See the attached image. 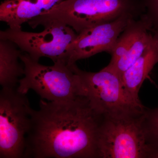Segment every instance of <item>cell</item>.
I'll use <instances>...</instances> for the list:
<instances>
[{
    "instance_id": "obj_13",
    "label": "cell",
    "mask_w": 158,
    "mask_h": 158,
    "mask_svg": "<svg viewBox=\"0 0 158 158\" xmlns=\"http://www.w3.org/2000/svg\"><path fill=\"white\" fill-rule=\"evenodd\" d=\"M142 124L146 142L151 150L150 158H158V108L145 107Z\"/></svg>"
},
{
    "instance_id": "obj_11",
    "label": "cell",
    "mask_w": 158,
    "mask_h": 158,
    "mask_svg": "<svg viewBox=\"0 0 158 158\" xmlns=\"http://www.w3.org/2000/svg\"><path fill=\"white\" fill-rule=\"evenodd\" d=\"M158 63V41L154 37L150 45L121 76L125 90L132 98L141 104L138 96L144 80Z\"/></svg>"
},
{
    "instance_id": "obj_10",
    "label": "cell",
    "mask_w": 158,
    "mask_h": 158,
    "mask_svg": "<svg viewBox=\"0 0 158 158\" xmlns=\"http://www.w3.org/2000/svg\"><path fill=\"white\" fill-rule=\"evenodd\" d=\"M64 0H5L0 5V20L9 28L21 25L45 13Z\"/></svg>"
},
{
    "instance_id": "obj_9",
    "label": "cell",
    "mask_w": 158,
    "mask_h": 158,
    "mask_svg": "<svg viewBox=\"0 0 158 158\" xmlns=\"http://www.w3.org/2000/svg\"><path fill=\"white\" fill-rule=\"evenodd\" d=\"M131 18L124 16L116 20L94 26L77 34L64 55L62 61L71 65L78 60L102 52L111 54L117 40Z\"/></svg>"
},
{
    "instance_id": "obj_4",
    "label": "cell",
    "mask_w": 158,
    "mask_h": 158,
    "mask_svg": "<svg viewBox=\"0 0 158 158\" xmlns=\"http://www.w3.org/2000/svg\"><path fill=\"white\" fill-rule=\"evenodd\" d=\"M144 112L104 116L98 140L99 158H150L142 125Z\"/></svg>"
},
{
    "instance_id": "obj_1",
    "label": "cell",
    "mask_w": 158,
    "mask_h": 158,
    "mask_svg": "<svg viewBox=\"0 0 158 158\" xmlns=\"http://www.w3.org/2000/svg\"><path fill=\"white\" fill-rule=\"evenodd\" d=\"M103 117L86 96L66 102L41 100L32 112L23 158H99Z\"/></svg>"
},
{
    "instance_id": "obj_12",
    "label": "cell",
    "mask_w": 158,
    "mask_h": 158,
    "mask_svg": "<svg viewBox=\"0 0 158 158\" xmlns=\"http://www.w3.org/2000/svg\"><path fill=\"white\" fill-rule=\"evenodd\" d=\"M22 51L14 43L0 39V84L2 88H17L24 67L19 62Z\"/></svg>"
},
{
    "instance_id": "obj_5",
    "label": "cell",
    "mask_w": 158,
    "mask_h": 158,
    "mask_svg": "<svg viewBox=\"0 0 158 158\" xmlns=\"http://www.w3.org/2000/svg\"><path fill=\"white\" fill-rule=\"evenodd\" d=\"M74 70L78 74L91 106L104 116L134 115L143 113L145 107L136 102L123 87L121 77L106 66L98 72L80 69L76 63Z\"/></svg>"
},
{
    "instance_id": "obj_8",
    "label": "cell",
    "mask_w": 158,
    "mask_h": 158,
    "mask_svg": "<svg viewBox=\"0 0 158 158\" xmlns=\"http://www.w3.org/2000/svg\"><path fill=\"white\" fill-rule=\"evenodd\" d=\"M152 23L144 14L130 19L120 34L106 66L121 76L139 58L154 40Z\"/></svg>"
},
{
    "instance_id": "obj_15",
    "label": "cell",
    "mask_w": 158,
    "mask_h": 158,
    "mask_svg": "<svg viewBox=\"0 0 158 158\" xmlns=\"http://www.w3.org/2000/svg\"><path fill=\"white\" fill-rule=\"evenodd\" d=\"M152 32L153 37L158 41V28L152 29Z\"/></svg>"
},
{
    "instance_id": "obj_6",
    "label": "cell",
    "mask_w": 158,
    "mask_h": 158,
    "mask_svg": "<svg viewBox=\"0 0 158 158\" xmlns=\"http://www.w3.org/2000/svg\"><path fill=\"white\" fill-rule=\"evenodd\" d=\"M17 88H2L0 93L1 158H23L31 128L33 110Z\"/></svg>"
},
{
    "instance_id": "obj_7",
    "label": "cell",
    "mask_w": 158,
    "mask_h": 158,
    "mask_svg": "<svg viewBox=\"0 0 158 158\" xmlns=\"http://www.w3.org/2000/svg\"><path fill=\"white\" fill-rule=\"evenodd\" d=\"M44 27V30L39 33L9 28L1 31L0 39L12 41L37 62L44 57L52 59L54 63L64 62L63 56L78 34L69 26L57 21L48 23Z\"/></svg>"
},
{
    "instance_id": "obj_2",
    "label": "cell",
    "mask_w": 158,
    "mask_h": 158,
    "mask_svg": "<svg viewBox=\"0 0 158 158\" xmlns=\"http://www.w3.org/2000/svg\"><path fill=\"white\" fill-rule=\"evenodd\" d=\"M145 12L143 0H64L28 23L34 29L57 21L69 26L79 34L123 16L138 19Z\"/></svg>"
},
{
    "instance_id": "obj_14",
    "label": "cell",
    "mask_w": 158,
    "mask_h": 158,
    "mask_svg": "<svg viewBox=\"0 0 158 158\" xmlns=\"http://www.w3.org/2000/svg\"><path fill=\"white\" fill-rule=\"evenodd\" d=\"M145 14L152 23L153 28H158V0H143Z\"/></svg>"
},
{
    "instance_id": "obj_3",
    "label": "cell",
    "mask_w": 158,
    "mask_h": 158,
    "mask_svg": "<svg viewBox=\"0 0 158 158\" xmlns=\"http://www.w3.org/2000/svg\"><path fill=\"white\" fill-rule=\"evenodd\" d=\"M19 59L25 70L17 88L20 93L27 94L32 90L49 102L69 101L85 96L81 79L72 65L61 62L43 65L27 53L21 54Z\"/></svg>"
}]
</instances>
